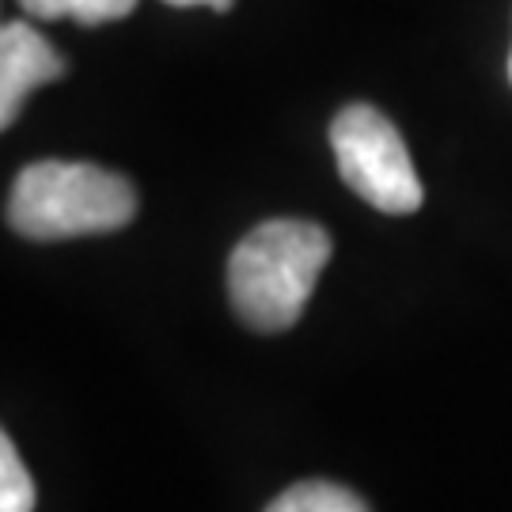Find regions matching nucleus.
I'll return each mask as SVG.
<instances>
[{
    "instance_id": "obj_1",
    "label": "nucleus",
    "mask_w": 512,
    "mask_h": 512,
    "mask_svg": "<svg viewBox=\"0 0 512 512\" xmlns=\"http://www.w3.org/2000/svg\"><path fill=\"white\" fill-rule=\"evenodd\" d=\"M330 251L327 228L315 220L277 217L251 228L228 258V296L236 315L258 334L289 330L308 308Z\"/></svg>"
},
{
    "instance_id": "obj_2",
    "label": "nucleus",
    "mask_w": 512,
    "mask_h": 512,
    "mask_svg": "<svg viewBox=\"0 0 512 512\" xmlns=\"http://www.w3.org/2000/svg\"><path fill=\"white\" fill-rule=\"evenodd\" d=\"M133 213L137 190L129 179L107 167L69 160H38L23 167L8 198V224L38 243L118 232Z\"/></svg>"
},
{
    "instance_id": "obj_3",
    "label": "nucleus",
    "mask_w": 512,
    "mask_h": 512,
    "mask_svg": "<svg viewBox=\"0 0 512 512\" xmlns=\"http://www.w3.org/2000/svg\"><path fill=\"white\" fill-rule=\"evenodd\" d=\"M330 145H334L342 183L361 202L391 217H406L421 209L425 202L421 179L410 164L403 133L384 110L368 107V103L342 107L330 122Z\"/></svg>"
},
{
    "instance_id": "obj_4",
    "label": "nucleus",
    "mask_w": 512,
    "mask_h": 512,
    "mask_svg": "<svg viewBox=\"0 0 512 512\" xmlns=\"http://www.w3.org/2000/svg\"><path fill=\"white\" fill-rule=\"evenodd\" d=\"M61 73L65 57L31 23H0V133L16 122L19 107L38 84H50Z\"/></svg>"
},
{
    "instance_id": "obj_5",
    "label": "nucleus",
    "mask_w": 512,
    "mask_h": 512,
    "mask_svg": "<svg viewBox=\"0 0 512 512\" xmlns=\"http://www.w3.org/2000/svg\"><path fill=\"white\" fill-rule=\"evenodd\" d=\"M266 512H368V505L334 482H296L285 494H277Z\"/></svg>"
},
{
    "instance_id": "obj_6",
    "label": "nucleus",
    "mask_w": 512,
    "mask_h": 512,
    "mask_svg": "<svg viewBox=\"0 0 512 512\" xmlns=\"http://www.w3.org/2000/svg\"><path fill=\"white\" fill-rule=\"evenodd\" d=\"M19 4L38 19H80L88 27L114 23L137 8V0H19Z\"/></svg>"
},
{
    "instance_id": "obj_7",
    "label": "nucleus",
    "mask_w": 512,
    "mask_h": 512,
    "mask_svg": "<svg viewBox=\"0 0 512 512\" xmlns=\"http://www.w3.org/2000/svg\"><path fill=\"white\" fill-rule=\"evenodd\" d=\"M0 512H35V482L4 429H0Z\"/></svg>"
},
{
    "instance_id": "obj_8",
    "label": "nucleus",
    "mask_w": 512,
    "mask_h": 512,
    "mask_svg": "<svg viewBox=\"0 0 512 512\" xmlns=\"http://www.w3.org/2000/svg\"><path fill=\"white\" fill-rule=\"evenodd\" d=\"M167 4H175V8H213V12L232 8V0H167Z\"/></svg>"
},
{
    "instance_id": "obj_9",
    "label": "nucleus",
    "mask_w": 512,
    "mask_h": 512,
    "mask_svg": "<svg viewBox=\"0 0 512 512\" xmlns=\"http://www.w3.org/2000/svg\"><path fill=\"white\" fill-rule=\"evenodd\" d=\"M509 76H512V57H509Z\"/></svg>"
}]
</instances>
